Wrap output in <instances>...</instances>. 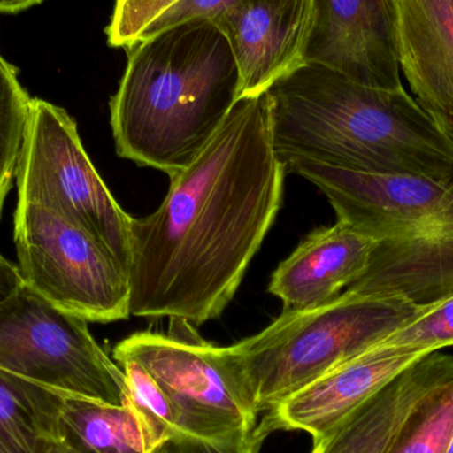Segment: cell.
<instances>
[{
  "instance_id": "cell-1",
  "label": "cell",
  "mask_w": 453,
  "mask_h": 453,
  "mask_svg": "<svg viewBox=\"0 0 453 453\" xmlns=\"http://www.w3.org/2000/svg\"><path fill=\"white\" fill-rule=\"evenodd\" d=\"M285 174L271 96L240 98L158 210L133 218L130 316L218 319L281 209Z\"/></svg>"
},
{
  "instance_id": "cell-2",
  "label": "cell",
  "mask_w": 453,
  "mask_h": 453,
  "mask_svg": "<svg viewBox=\"0 0 453 453\" xmlns=\"http://www.w3.org/2000/svg\"><path fill=\"white\" fill-rule=\"evenodd\" d=\"M268 93L272 141L285 167L308 161L453 180V130L404 87H365L324 66L305 64Z\"/></svg>"
},
{
  "instance_id": "cell-3",
  "label": "cell",
  "mask_w": 453,
  "mask_h": 453,
  "mask_svg": "<svg viewBox=\"0 0 453 453\" xmlns=\"http://www.w3.org/2000/svg\"><path fill=\"white\" fill-rule=\"evenodd\" d=\"M127 50V68L109 104L117 154L174 177L239 100L228 40L212 21H191Z\"/></svg>"
},
{
  "instance_id": "cell-4",
  "label": "cell",
  "mask_w": 453,
  "mask_h": 453,
  "mask_svg": "<svg viewBox=\"0 0 453 453\" xmlns=\"http://www.w3.org/2000/svg\"><path fill=\"white\" fill-rule=\"evenodd\" d=\"M420 309L403 297L343 290L322 305L282 311L257 334L226 348V356L258 415L342 362L380 345Z\"/></svg>"
},
{
  "instance_id": "cell-5",
  "label": "cell",
  "mask_w": 453,
  "mask_h": 453,
  "mask_svg": "<svg viewBox=\"0 0 453 453\" xmlns=\"http://www.w3.org/2000/svg\"><path fill=\"white\" fill-rule=\"evenodd\" d=\"M15 180L19 203L45 207L84 229L127 272L133 217L101 180L65 109L32 98Z\"/></svg>"
},
{
  "instance_id": "cell-6",
  "label": "cell",
  "mask_w": 453,
  "mask_h": 453,
  "mask_svg": "<svg viewBox=\"0 0 453 453\" xmlns=\"http://www.w3.org/2000/svg\"><path fill=\"white\" fill-rule=\"evenodd\" d=\"M0 370L60 395L127 403L124 372L90 334L87 319L24 284L0 303Z\"/></svg>"
},
{
  "instance_id": "cell-7",
  "label": "cell",
  "mask_w": 453,
  "mask_h": 453,
  "mask_svg": "<svg viewBox=\"0 0 453 453\" xmlns=\"http://www.w3.org/2000/svg\"><path fill=\"white\" fill-rule=\"evenodd\" d=\"M13 240L21 281L48 303L88 322L129 319L127 272L84 229L18 202Z\"/></svg>"
},
{
  "instance_id": "cell-8",
  "label": "cell",
  "mask_w": 453,
  "mask_h": 453,
  "mask_svg": "<svg viewBox=\"0 0 453 453\" xmlns=\"http://www.w3.org/2000/svg\"><path fill=\"white\" fill-rule=\"evenodd\" d=\"M169 335L141 332L113 349L114 361L133 359L161 386L174 407L180 434L231 441L250 434L257 414L245 398L226 348L202 340L188 322L172 319Z\"/></svg>"
},
{
  "instance_id": "cell-9",
  "label": "cell",
  "mask_w": 453,
  "mask_h": 453,
  "mask_svg": "<svg viewBox=\"0 0 453 453\" xmlns=\"http://www.w3.org/2000/svg\"><path fill=\"white\" fill-rule=\"evenodd\" d=\"M285 169L319 188L337 220L375 242L396 239L425 226L453 194V180L359 172L308 161L292 162Z\"/></svg>"
},
{
  "instance_id": "cell-10",
  "label": "cell",
  "mask_w": 453,
  "mask_h": 453,
  "mask_svg": "<svg viewBox=\"0 0 453 453\" xmlns=\"http://www.w3.org/2000/svg\"><path fill=\"white\" fill-rule=\"evenodd\" d=\"M305 64L380 89L403 87L395 0H313Z\"/></svg>"
},
{
  "instance_id": "cell-11",
  "label": "cell",
  "mask_w": 453,
  "mask_h": 453,
  "mask_svg": "<svg viewBox=\"0 0 453 453\" xmlns=\"http://www.w3.org/2000/svg\"><path fill=\"white\" fill-rule=\"evenodd\" d=\"M313 0H239L214 21L239 73V100L263 95L305 65Z\"/></svg>"
},
{
  "instance_id": "cell-12",
  "label": "cell",
  "mask_w": 453,
  "mask_h": 453,
  "mask_svg": "<svg viewBox=\"0 0 453 453\" xmlns=\"http://www.w3.org/2000/svg\"><path fill=\"white\" fill-rule=\"evenodd\" d=\"M425 356L409 349L374 346L296 391L260 422L269 434L303 431L316 443Z\"/></svg>"
},
{
  "instance_id": "cell-13",
  "label": "cell",
  "mask_w": 453,
  "mask_h": 453,
  "mask_svg": "<svg viewBox=\"0 0 453 453\" xmlns=\"http://www.w3.org/2000/svg\"><path fill=\"white\" fill-rule=\"evenodd\" d=\"M345 290L403 297L423 306L453 292V194L425 226L377 242L364 273Z\"/></svg>"
},
{
  "instance_id": "cell-14",
  "label": "cell",
  "mask_w": 453,
  "mask_h": 453,
  "mask_svg": "<svg viewBox=\"0 0 453 453\" xmlns=\"http://www.w3.org/2000/svg\"><path fill=\"white\" fill-rule=\"evenodd\" d=\"M375 244L340 220L317 228L277 266L269 293L282 301L284 311L329 303L364 273Z\"/></svg>"
},
{
  "instance_id": "cell-15",
  "label": "cell",
  "mask_w": 453,
  "mask_h": 453,
  "mask_svg": "<svg viewBox=\"0 0 453 453\" xmlns=\"http://www.w3.org/2000/svg\"><path fill=\"white\" fill-rule=\"evenodd\" d=\"M399 66L418 103L453 130V0H395Z\"/></svg>"
},
{
  "instance_id": "cell-16",
  "label": "cell",
  "mask_w": 453,
  "mask_h": 453,
  "mask_svg": "<svg viewBox=\"0 0 453 453\" xmlns=\"http://www.w3.org/2000/svg\"><path fill=\"white\" fill-rule=\"evenodd\" d=\"M449 356L434 351L418 359L362 404L311 453H382L418 396L436 380Z\"/></svg>"
},
{
  "instance_id": "cell-17",
  "label": "cell",
  "mask_w": 453,
  "mask_h": 453,
  "mask_svg": "<svg viewBox=\"0 0 453 453\" xmlns=\"http://www.w3.org/2000/svg\"><path fill=\"white\" fill-rule=\"evenodd\" d=\"M64 395L0 370V453H45L64 438Z\"/></svg>"
},
{
  "instance_id": "cell-18",
  "label": "cell",
  "mask_w": 453,
  "mask_h": 453,
  "mask_svg": "<svg viewBox=\"0 0 453 453\" xmlns=\"http://www.w3.org/2000/svg\"><path fill=\"white\" fill-rule=\"evenodd\" d=\"M64 438L84 453H148L150 441L130 404L122 406L64 396Z\"/></svg>"
},
{
  "instance_id": "cell-19",
  "label": "cell",
  "mask_w": 453,
  "mask_h": 453,
  "mask_svg": "<svg viewBox=\"0 0 453 453\" xmlns=\"http://www.w3.org/2000/svg\"><path fill=\"white\" fill-rule=\"evenodd\" d=\"M453 436V357L418 396L382 453H447Z\"/></svg>"
},
{
  "instance_id": "cell-20",
  "label": "cell",
  "mask_w": 453,
  "mask_h": 453,
  "mask_svg": "<svg viewBox=\"0 0 453 453\" xmlns=\"http://www.w3.org/2000/svg\"><path fill=\"white\" fill-rule=\"evenodd\" d=\"M31 105L18 69L0 55V218L18 169Z\"/></svg>"
},
{
  "instance_id": "cell-21",
  "label": "cell",
  "mask_w": 453,
  "mask_h": 453,
  "mask_svg": "<svg viewBox=\"0 0 453 453\" xmlns=\"http://www.w3.org/2000/svg\"><path fill=\"white\" fill-rule=\"evenodd\" d=\"M127 380V403L134 409L145 426L151 449L180 434L178 417L169 396L145 367L133 359H119Z\"/></svg>"
},
{
  "instance_id": "cell-22",
  "label": "cell",
  "mask_w": 453,
  "mask_h": 453,
  "mask_svg": "<svg viewBox=\"0 0 453 453\" xmlns=\"http://www.w3.org/2000/svg\"><path fill=\"white\" fill-rule=\"evenodd\" d=\"M380 345L430 354L453 346V292L423 305L419 314Z\"/></svg>"
},
{
  "instance_id": "cell-23",
  "label": "cell",
  "mask_w": 453,
  "mask_h": 453,
  "mask_svg": "<svg viewBox=\"0 0 453 453\" xmlns=\"http://www.w3.org/2000/svg\"><path fill=\"white\" fill-rule=\"evenodd\" d=\"M177 0H116L111 23L105 28L108 44L127 48L134 44L143 27Z\"/></svg>"
},
{
  "instance_id": "cell-24",
  "label": "cell",
  "mask_w": 453,
  "mask_h": 453,
  "mask_svg": "<svg viewBox=\"0 0 453 453\" xmlns=\"http://www.w3.org/2000/svg\"><path fill=\"white\" fill-rule=\"evenodd\" d=\"M269 435L261 422L247 435L231 441H209L188 434H175L148 453H260Z\"/></svg>"
},
{
  "instance_id": "cell-25",
  "label": "cell",
  "mask_w": 453,
  "mask_h": 453,
  "mask_svg": "<svg viewBox=\"0 0 453 453\" xmlns=\"http://www.w3.org/2000/svg\"><path fill=\"white\" fill-rule=\"evenodd\" d=\"M239 0H177L158 16L149 21L138 34L134 44L158 32L191 21H212L228 11Z\"/></svg>"
},
{
  "instance_id": "cell-26",
  "label": "cell",
  "mask_w": 453,
  "mask_h": 453,
  "mask_svg": "<svg viewBox=\"0 0 453 453\" xmlns=\"http://www.w3.org/2000/svg\"><path fill=\"white\" fill-rule=\"evenodd\" d=\"M23 285L18 265L0 253V303Z\"/></svg>"
},
{
  "instance_id": "cell-27",
  "label": "cell",
  "mask_w": 453,
  "mask_h": 453,
  "mask_svg": "<svg viewBox=\"0 0 453 453\" xmlns=\"http://www.w3.org/2000/svg\"><path fill=\"white\" fill-rule=\"evenodd\" d=\"M42 2L44 0H0V13L15 15V13L23 12L35 5L42 4Z\"/></svg>"
},
{
  "instance_id": "cell-28",
  "label": "cell",
  "mask_w": 453,
  "mask_h": 453,
  "mask_svg": "<svg viewBox=\"0 0 453 453\" xmlns=\"http://www.w3.org/2000/svg\"><path fill=\"white\" fill-rule=\"evenodd\" d=\"M45 453H84L80 451L77 447L73 444L69 443L66 439H61V441H55V443L50 444Z\"/></svg>"
},
{
  "instance_id": "cell-29",
  "label": "cell",
  "mask_w": 453,
  "mask_h": 453,
  "mask_svg": "<svg viewBox=\"0 0 453 453\" xmlns=\"http://www.w3.org/2000/svg\"><path fill=\"white\" fill-rule=\"evenodd\" d=\"M447 453H453V436H452L451 444H449V451H447Z\"/></svg>"
}]
</instances>
